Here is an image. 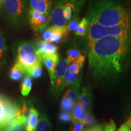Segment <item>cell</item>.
I'll return each instance as SVG.
<instances>
[{
  "mask_svg": "<svg viewBox=\"0 0 131 131\" xmlns=\"http://www.w3.org/2000/svg\"><path fill=\"white\" fill-rule=\"evenodd\" d=\"M88 48L89 66L94 77L104 78L120 74L129 61L131 34L103 38Z\"/></svg>",
  "mask_w": 131,
  "mask_h": 131,
  "instance_id": "cell-1",
  "label": "cell"
},
{
  "mask_svg": "<svg viewBox=\"0 0 131 131\" xmlns=\"http://www.w3.org/2000/svg\"><path fill=\"white\" fill-rule=\"evenodd\" d=\"M86 18L104 27L130 21L128 10L122 0H96L88 10Z\"/></svg>",
  "mask_w": 131,
  "mask_h": 131,
  "instance_id": "cell-2",
  "label": "cell"
},
{
  "mask_svg": "<svg viewBox=\"0 0 131 131\" xmlns=\"http://www.w3.org/2000/svg\"><path fill=\"white\" fill-rule=\"evenodd\" d=\"M1 13L10 25L23 26L28 19V0H3Z\"/></svg>",
  "mask_w": 131,
  "mask_h": 131,
  "instance_id": "cell-3",
  "label": "cell"
},
{
  "mask_svg": "<svg viewBox=\"0 0 131 131\" xmlns=\"http://www.w3.org/2000/svg\"><path fill=\"white\" fill-rule=\"evenodd\" d=\"M131 34L130 21L116 26L104 27L96 23L89 21V27L87 35V45L89 47L96 41L111 36H121Z\"/></svg>",
  "mask_w": 131,
  "mask_h": 131,
  "instance_id": "cell-4",
  "label": "cell"
},
{
  "mask_svg": "<svg viewBox=\"0 0 131 131\" xmlns=\"http://www.w3.org/2000/svg\"><path fill=\"white\" fill-rule=\"evenodd\" d=\"M16 63L22 66L26 71L36 64L42 63V58L38 55L35 44L29 41H22L17 48Z\"/></svg>",
  "mask_w": 131,
  "mask_h": 131,
  "instance_id": "cell-5",
  "label": "cell"
},
{
  "mask_svg": "<svg viewBox=\"0 0 131 131\" xmlns=\"http://www.w3.org/2000/svg\"><path fill=\"white\" fill-rule=\"evenodd\" d=\"M69 63L67 58L59 60L54 70L53 79L52 83V88L55 95H59L64 88V77Z\"/></svg>",
  "mask_w": 131,
  "mask_h": 131,
  "instance_id": "cell-6",
  "label": "cell"
},
{
  "mask_svg": "<svg viewBox=\"0 0 131 131\" xmlns=\"http://www.w3.org/2000/svg\"><path fill=\"white\" fill-rule=\"evenodd\" d=\"M28 19L34 30L41 32L47 27L50 21V15H42L29 9Z\"/></svg>",
  "mask_w": 131,
  "mask_h": 131,
  "instance_id": "cell-7",
  "label": "cell"
},
{
  "mask_svg": "<svg viewBox=\"0 0 131 131\" xmlns=\"http://www.w3.org/2000/svg\"><path fill=\"white\" fill-rule=\"evenodd\" d=\"M63 4L64 0H60L50 12V17L52 24L51 26L65 31L68 23L63 15Z\"/></svg>",
  "mask_w": 131,
  "mask_h": 131,
  "instance_id": "cell-8",
  "label": "cell"
},
{
  "mask_svg": "<svg viewBox=\"0 0 131 131\" xmlns=\"http://www.w3.org/2000/svg\"><path fill=\"white\" fill-rule=\"evenodd\" d=\"M5 113V122L6 126L8 125L16 118L18 114L20 107L15 103L11 101L4 95L3 98Z\"/></svg>",
  "mask_w": 131,
  "mask_h": 131,
  "instance_id": "cell-9",
  "label": "cell"
},
{
  "mask_svg": "<svg viewBox=\"0 0 131 131\" xmlns=\"http://www.w3.org/2000/svg\"><path fill=\"white\" fill-rule=\"evenodd\" d=\"M30 9L42 15H50L52 11L51 0H28Z\"/></svg>",
  "mask_w": 131,
  "mask_h": 131,
  "instance_id": "cell-10",
  "label": "cell"
},
{
  "mask_svg": "<svg viewBox=\"0 0 131 131\" xmlns=\"http://www.w3.org/2000/svg\"><path fill=\"white\" fill-rule=\"evenodd\" d=\"M38 55L42 58L45 55H53L57 53L58 47L51 42H46L44 40H40L35 44Z\"/></svg>",
  "mask_w": 131,
  "mask_h": 131,
  "instance_id": "cell-11",
  "label": "cell"
},
{
  "mask_svg": "<svg viewBox=\"0 0 131 131\" xmlns=\"http://www.w3.org/2000/svg\"><path fill=\"white\" fill-rule=\"evenodd\" d=\"M59 60V55L57 53L53 55H45L42 57V61L48 71L51 84L53 79L54 70Z\"/></svg>",
  "mask_w": 131,
  "mask_h": 131,
  "instance_id": "cell-12",
  "label": "cell"
},
{
  "mask_svg": "<svg viewBox=\"0 0 131 131\" xmlns=\"http://www.w3.org/2000/svg\"><path fill=\"white\" fill-rule=\"evenodd\" d=\"M91 91L89 88L83 87L78 95L77 102L82 106L85 113L88 115L91 109Z\"/></svg>",
  "mask_w": 131,
  "mask_h": 131,
  "instance_id": "cell-13",
  "label": "cell"
},
{
  "mask_svg": "<svg viewBox=\"0 0 131 131\" xmlns=\"http://www.w3.org/2000/svg\"><path fill=\"white\" fill-rule=\"evenodd\" d=\"M81 83V77L80 76L74 84L70 86L69 89L66 92L63 98L67 100L70 101L73 104H75L77 103L78 95L80 94V88Z\"/></svg>",
  "mask_w": 131,
  "mask_h": 131,
  "instance_id": "cell-14",
  "label": "cell"
},
{
  "mask_svg": "<svg viewBox=\"0 0 131 131\" xmlns=\"http://www.w3.org/2000/svg\"><path fill=\"white\" fill-rule=\"evenodd\" d=\"M84 61L85 56L83 55H81L75 61L69 63L68 69H67V71L70 73H74V74L79 75Z\"/></svg>",
  "mask_w": 131,
  "mask_h": 131,
  "instance_id": "cell-15",
  "label": "cell"
},
{
  "mask_svg": "<svg viewBox=\"0 0 131 131\" xmlns=\"http://www.w3.org/2000/svg\"><path fill=\"white\" fill-rule=\"evenodd\" d=\"M25 130L24 121L19 117H16L9 124L6 126L0 131H24Z\"/></svg>",
  "mask_w": 131,
  "mask_h": 131,
  "instance_id": "cell-16",
  "label": "cell"
},
{
  "mask_svg": "<svg viewBox=\"0 0 131 131\" xmlns=\"http://www.w3.org/2000/svg\"><path fill=\"white\" fill-rule=\"evenodd\" d=\"M24 74H26L24 68L19 63H16L10 72V78L13 81H18Z\"/></svg>",
  "mask_w": 131,
  "mask_h": 131,
  "instance_id": "cell-17",
  "label": "cell"
},
{
  "mask_svg": "<svg viewBox=\"0 0 131 131\" xmlns=\"http://www.w3.org/2000/svg\"><path fill=\"white\" fill-rule=\"evenodd\" d=\"M38 112L32 106L30 108V115L26 131H36L38 122Z\"/></svg>",
  "mask_w": 131,
  "mask_h": 131,
  "instance_id": "cell-18",
  "label": "cell"
},
{
  "mask_svg": "<svg viewBox=\"0 0 131 131\" xmlns=\"http://www.w3.org/2000/svg\"><path fill=\"white\" fill-rule=\"evenodd\" d=\"M89 27V20L88 18H83L80 21L75 31V35L81 37H86Z\"/></svg>",
  "mask_w": 131,
  "mask_h": 131,
  "instance_id": "cell-19",
  "label": "cell"
},
{
  "mask_svg": "<svg viewBox=\"0 0 131 131\" xmlns=\"http://www.w3.org/2000/svg\"><path fill=\"white\" fill-rule=\"evenodd\" d=\"M7 43L3 33L0 30V68H2L6 63L7 55Z\"/></svg>",
  "mask_w": 131,
  "mask_h": 131,
  "instance_id": "cell-20",
  "label": "cell"
},
{
  "mask_svg": "<svg viewBox=\"0 0 131 131\" xmlns=\"http://www.w3.org/2000/svg\"><path fill=\"white\" fill-rule=\"evenodd\" d=\"M32 88V79L28 75H26L21 83V92L23 96H27Z\"/></svg>",
  "mask_w": 131,
  "mask_h": 131,
  "instance_id": "cell-21",
  "label": "cell"
},
{
  "mask_svg": "<svg viewBox=\"0 0 131 131\" xmlns=\"http://www.w3.org/2000/svg\"><path fill=\"white\" fill-rule=\"evenodd\" d=\"M26 74L28 75L31 78H39L42 75V63H39L27 69L26 71Z\"/></svg>",
  "mask_w": 131,
  "mask_h": 131,
  "instance_id": "cell-22",
  "label": "cell"
},
{
  "mask_svg": "<svg viewBox=\"0 0 131 131\" xmlns=\"http://www.w3.org/2000/svg\"><path fill=\"white\" fill-rule=\"evenodd\" d=\"M72 119H78L80 121H83L85 118V117L87 116V114L83 110L82 106L80 105V104L77 101L76 104H75L74 109L72 112Z\"/></svg>",
  "mask_w": 131,
  "mask_h": 131,
  "instance_id": "cell-23",
  "label": "cell"
},
{
  "mask_svg": "<svg viewBox=\"0 0 131 131\" xmlns=\"http://www.w3.org/2000/svg\"><path fill=\"white\" fill-rule=\"evenodd\" d=\"M36 131H51V126L49 119L44 115H41L38 122Z\"/></svg>",
  "mask_w": 131,
  "mask_h": 131,
  "instance_id": "cell-24",
  "label": "cell"
},
{
  "mask_svg": "<svg viewBox=\"0 0 131 131\" xmlns=\"http://www.w3.org/2000/svg\"><path fill=\"white\" fill-rule=\"evenodd\" d=\"M79 19L80 18L78 17V15L75 16L68 23V26H67L66 28L64 34V37H68L70 32H75L77 27L78 23H79Z\"/></svg>",
  "mask_w": 131,
  "mask_h": 131,
  "instance_id": "cell-25",
  "label": "cell"
},
{
  "mask_svg": "<svg viewBox=\"0 0 131 131\" xmlns=\"http://www.w3.org/2000/svg\"><path fill=\"white\" fill-rule=\"evenodd\" d=\"M65 31L61 29H58L53 27V30L50 38V42L51 43H58L61 41L64 37V34Z\"/></svg>",
  "mask_w": 131,
  "mask_h": 131,
  "instance_id": "cell-26",
  "label": "cell"
},
{
  "mask_svg": "<svg viewBox=\"0 0 131 131\" xmlns=\"http://www.w3.org/2000/svg\"><path fill=\"white\" fill-rule=\"evenodd\" d=\"M81 55V54L80 53L79 49L75 48V47H73V48H70L68 50L66 58L69 61V63H70L73 61H75Z\"/></svg>",
  "mask_w": 131,
  "mask_h": 131,
  "instance_id": "cell-27",
  "label": "cell"
},
{
  "mask_svg": "<svg viewBox=\"0 0 131 131\" xmlns=\"http://www.w3.org/2000/svg\"><path fill=\"white\" fill-rule=\"evenodd\" d=\"M4 95L0 94V130L6 126L5 122V113L3 98Z\"/></svg>",
  "mask_w": 131,
  "mask_h": 131,
  "instance_id": "cell-28",
  "label": "cell"
},
{
  "mask_svg": "<svg viewBox=\"0 0 131 131\" xmlns=\"http://www.w3.org/2000/svg\"><path fill=\"white\" fill-rule=\"evenodd\" d=\"M96 119L91 114H88L87 116L85 117V118L82 121L84 126L87 127H92L95 125L96 123Z\"/></svg>",
  "mask_w": 131,
  "mask_h": 131,
  "instance_id": "cell-29",
  "label": "cell"
},
{
  "mask_svg": "<svg viewBox=\"0 0 131 131\" xmlns=\"http://www.w3.org/2000/svg\"><path fill=\"white\" fill-rule=\"evenodd\" d=\"M84 124L81 121L78 119H72V131H83L84 130Z\"/></svg>",
  "mask_w": 131,
  "mask_h": 131,
  "instance_id": "cell-30",
  "label": "cell"
},
{
  "mask_svg": "<svg viewBox=\"0 0 131 131\" xmlns=\"http://www.w3.org/2000/svg\"><path fill=\"white\" fill-rule=\"evenodd\" d=\"M52 30H53V27L50 26V27H46L42 32V38L43 40L46 42H50V38L52 34Z\"/></svg>",
  "mask_w": 131,
  "mask_h": 131,
  "instance_id": "cell-31",
  "label": "cell"
},
{
  "mask_svg": "<svg viewBox=\"0 0 131 131\" xmlns=\"http://www.w3.org/2000/svg\"><path fill=\"white\" fill-rule=\"evenodd\" d=\"M59 118L62 122L68 123L71 122L72 119V117L71 114L62 112L60 113V115H59Z\"/></svg>",
  "mask_w": 131,
  "mask_h": 131,
  "instance_id": "cell-32",
  "label": "cell"
},
{
  "mask_svg": "<svg viewBox=\"0 0 131 131\" xmlns=\"http://www.w3.org/2000/svg\"><path fill=\"white\" fill-rule=\"evenodd\" d=\"M104 131H116V125L114 120H111L104 127Z\"/></svg>",
  "mask_w": 131,
  "mask_h": 131,
  "instance_id": "cell-33",
  "label": "cell"
},
{
  "mask_svg": "<svg viewBox=\"0 0 131 131\" xmlns=\"http://www.w3.org/2000/svg\"><path fill=\"white\" fill-rule=\"evenodd\" d=\"M83 131H104V127L100 124H96Z\"/></svg>",
  "mask_w": 131,
  "mask_h": 131,
  "instance_id": "cell-34",
  "label": "cell"
},
{
  "mask_svg": "<svg viewBox=\"0 0 131 131\" xmlns=\"http://www.w3.org/2000/svg\"><path fill=\"white\" fill-rule=\"evenodd\" d=\"M131 128L130 126L126 123H124V124H123L122 126H121L118 129V131H130Z\"/></svg>",
  "mask_w": 131,
  "mask_h": 131,
  "instance_id": "cell-35",
  "label": "cell"
},
{
  "mask_svg": "<svg viewBox=\"0 0 131 131\" xmlns=\"http://www.w3.org/2000/svg\"><path fill=\"white\" fill-rule=\"evenodd\" d=\"M125 123L128 124V125L129 126H130V127L131 128V116H130V117H129L128 118H127V121Z\"/></svg>",
  "mask_w": 131,
  "mask_h": 131,
  "instance_id": "cell-36",
  "label": "cell"
},
{
  "mask_svg": "<svg viewBox=\"0 0 131 131\" xmlns=\"http://www.w3.org/2000/svg\"><path fill=\"white\" fill-rule=\"evenodd\" d=\"M2 1H3V0H0V3L2 2Z\"/></svg>",
  "mask_w": 131,
  "mask_h": 131,
  "instance_id": "cell-37",
  "label": "cell"
}]
</instances>
